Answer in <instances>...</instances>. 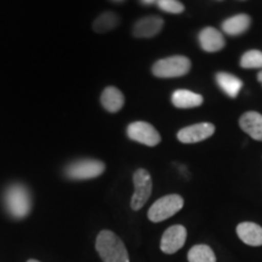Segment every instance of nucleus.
I'll list each match as a JSON object with an SVG mask.
<instances>
[{
    "instance_id": "nucleus-1",
    "label": "nucleus",
    "mask_w": 262,
    "mask_h": 262,
    "mask_svg": "<svg viewBox=\"0 0 262 262\" xmlns=\"http://www.w3.org/2000/svg\"><path fill=\"white\" fill-rule=\"evenodd\" d=\"M95 247L103 262H130L123 241L112 231H101L96 238Z\"/></svg>"
},
{
    "instance_id": "nucleus-2",
    "label": "nucleus",
    "mask_w": 262,
    "mask_h": 262,
    "mask_svg": "<svg viewBox=\"0 0 262 262\" xmlns=\"http://www.w3.org/2000/svg\"><path fill=\"white\" fill-rule=\"evenodd\" d=\"M5 204L12 217H26L31 211V195L27 188L22 185L10 186L5 193Z\"/></svg>"
},
{
    "instance_id": "nucleus-3",
    "label": "nucleus",
    "mask_w": 262,
    "mask_h": 262,
    "mask_svg": "<svg viewBox=\"0 0 262 262\" xmlns=\"http://www.w3.org/2000/svg\"><path fill=\"white\" fill-rule=\"evenodd\" d=\"M191 71V61L185 56H170L157 61L152 67V73L158 78L183 77Z\"/></svg>"
},
{
    "instance_id": "nucleus-4",
    "label": "nucleus",
    "mask_w": 262,
    "mask_h": 262,
    "mask_svg": "<svg viewBox=\"0 0 262 262\" xmlns=\"http://www.w3.org/2000/svg\"><path fill=\"white\" fill-rule=\"evenodd\" d=\"M183 198L179 194H169L162 196L149 208L148 219L152 222H162L168 220L183 208Z\"/></svg>"
},
{
    "instance_id": "nucleus-5",
    "label": "nucleus",
    "mask_w": 262,
    "mask_h": 262,
    "mask_svg": "<svg viewBox=\"0 0 262 262\" xmlns=\"http://www.w3.org/2000/svg\"><path fill=\"white\" fill-rule=\"evenodd\" d=\"M106 165L96 159H81L66 168V176L71 180H90L102 175Z\"/></svg>"
},
{
    "instance_id": "nucleus-6",
    "label": "nucleus",
    "mask_w": 262,
    "mask_h": 262,
    "mask_svg": "<svg viewBox=\"0 0 262 262\" xmlns=\"http://www.w3.org/2000/svg\"><path fill=\"white\" fill-rule=\"evenodd\" d=\"M134 186H135V192L131 198V209L137 211L143 208L152 194V178L146 169H137L134 172Z\"/></svg>"
},
{
    "instance_id": "nucleus-7",
    "label": "nucleus",
    "mask_w": 262,
    "mask_h": 262,
    "mask_svg": "<svg viewBox=\"0 0 262 262\" xmlns=\"http://www.w3.org/2000/svg\"><path fill=\"white\" fill-rule=\"evenodd\" d=\"M126 134L130 140L149 147L159 145L160 140H162L156 127L147 122H134L129 124Z\"/></svg>"
},
{
    "instance_id": "nucleus-8",
    "label": "nucleus",
    "mask_w": 262,
    "mask_h": 262,
    "mask_svg": "<svg viewBox=\"0 0 262 262\" xmlns=\"http://www.w3.org/2000/svg\"><path fill=\"white\" fill-rule=\"evenodd\" d=\"M187 238V229L182 225H173L164 232L162 241H160V249L164 254H175L186 243Z\"/></svg>"
},
{
    "instance_id": "nucleus-9",
    "label": "nucleus",
    "mask_w": 262,
    "mask_h": 262,
    "mask_svg": "<svg viewBox=\"0 0 262 262\" xmlns=\"http://www.w3.org/2000/svg\"><path fill=\"white\" fill-rule=\"evenodd\" d=\"M215 126L211 123H198L181 129L178 140L182 143H198L214 135Z\"/></svg>"
},
{
    "instance_id": "nucleus-10",
    "label": "nucleus",
    "mask_w": 262,
    "mask_h": 262,
    "mask_svg": "<svg viewBox=\"0 0 262 262\" xmlns=\"http://www.w3.org/2000/svg\"><path fill=\"white\" fill-rule=\"evenodd\" d=\"M201 48L206 52H217L225 48V38L221 32L214 27L202 29L198 35Z\"/></svg>"
},
{
    "instance_id": "nucleus-11",
    "label": "nucleus",
    "mask_w": 262,
    "mask_h": 262,
    "mask_svg": "<svg viewBox=\"0 0 262 262\" xmlns=\"http://www.w3.org/2000/svg\"><path fill=\"white\" fill-rule=\"evenodd\" d=\"M163 26V18L158 16H148L136 22L133 28V34L136 38H152L162 31Z\"/></svg>"
},
{
    "instance_id": "nucleus-12",
    "label": "nucleus",
    "mask_w": 262,
    "mask_h": 262,
    "mask_svg": "<svg viewBox=\"0 0 262 262\" xmlns=\"http://www.w3.org/2000/svg\"><path fill=\"white\" fill-rule=\"evenodd\" d=\"M239 126L253 140L262 141V114L247 112L239 119Z\"/></svg>"
},
{
    "instance_id": "nucleus-13",
    "label": "nucleus",
    "mask_w": 262,
    "mask_h": 262,
    "mask_svg": "<svg viewBox=\"0 0 262 262\" xmlns=\"http://www.w3.org/2000/svg\"><path fill=\"white\" fill-rule=\"evenodd\" d=\"M237 234L239 239L250 247L262 245V227L254 222H241L237 226Z\"/></svg>"
},
{
    "instance_id": "nucleus-14",
    "label": "nucleus",
    "mask_w": 262,
    "mask_h": 262,
    "mask_svg": "<svg viewBox=\"0 0 262 262\" xmlns=\"http://www.w3.org/2000/svg\"><path fill=\"white\" fill-rule=\"evenodd\" d=\"M124 102H125V98L122 91L114 86L106 88L101 95V103L104 110L110 113H117L118 111L122 110Z\"/></svg>"
},
{
    "instance_id": "nucleus-15",
    "label": "nucleus",
    "mask_w": 262,
    "mask_h": 262,
    "mask_svg": "<svg viewBox=\"0 0 262 262\" xmlns=\"http://www.w3.org/2000/svg\"><path fill=\"white\" fill-rule=\"evenodd\" d=\"M172 104L178 108L187 110V108L199 107L204 101L202 95L193 93L189 90H176L171 96Z\"/></svg>"
},
{
    "instance_id": "nucleus-16",
    "label": "nucleus",
    "mask_w": 262,
    "mask_h": 262,
    "mask_svg": "<svg viewBox=\"0 0 262 262\" xmlns=\"http://www.w3.org/2000/svg\"><path fill=\"white\" fill-rule=\"evenodd\" d=\"M216 83L221 88V90L227 95V96L235 98L238 96L239 91L243 88V81L235 77L233 74L225 73V72H220L216 74Z\"/></svg>"
},
{
    "instance_id": "nucleus-17",
    "label": "nucleus",
    "mask_w": 262,
    "mask_h": 262,
    "mask_svg": "<svg viewBox=\"0 0 262 262\" xmlns=\"http://www.w3.org/2000/svg\"><path fill=\"white\" fill-rule=\"evenodd\" d=\"M250 25V16L245 14H239L225 19L224 24H222V29H224V32L228 35H241L243 34L244 32L248 31Z\"/></svg>"
},
{
    "instance_id": "nucleus-18",
    "label": "nucleus",
    "mask_w": 262,
    "mask_h": 262,
    "mask_svg": "<svg viewBox=\"0 0 262 262\" xmlns=\"http://www.w3.org/2000/svg\"><path fill=\"white\" fill-rule=\"evenodd\" d=\"M187 258L189 262H216L215 253L209 245L198 244L189 249Z\"/></svg>"
},
{
    "instance_id": "nucleus-19",
    "label": "nucleus",
    "mask_w": 262,
    "mask_h": 262,
    "mask_svg": "<svg viewBox=\"0 0 262 262\" xmlns=\"http://www.w3.org/2000/svg\"><path fill=\"white\" fill-rule=\"evenodd\" d=\"M118 22H119V18H118L116 14H113V12H104V14L100 15L95 19L93 28L97 33H106L116 28Z\"/></svg>"
},
{
    "instance_id": "nucleus-20",
    "label": "nucleus",
    "mask_w": 262,
    "mask_h": 262,
    "mask_svg": "<svg viewBox=\"0 0 262 262\" xmlns=\"http://www.w3.org/2000/svg\"><path fill=\"white\" fill-rule=\"evenodd\" d=\"M241 67L245 70L262 68V51L249 50L241 58Z\"/></svg>"
},
{
    "instance_id": "nucleus-21",
    "label": "nucleus",
    "mask_w": 262,
    "mask_h": 262,
    "mask_svg": "<svg viewBox=\"0 0 262 262\" xmlns=\"http://www.w3.org/2000/svg\"><path fill=\"white\" fill-rule=\"evenodd\" d=\"M157 3L160 10L169 14H181L185 11V6L179 0H158Z\"/></svg>"
},
{
    "instance_id": "nucleus-22",
    "label": "nucleus",
    "mask_w": 262,
    "mask_h": 262,
    "mask_svg": "<svg viewBox=\"0 0 262 262\" xmlns=\"http://www.w3.org/2000/svg\"><path fill=\"white\" fill-rule=\"evenodd\" d=\"M141 2L146 5H150V4H155V3L158 2V0H141Z\"/></svg>"
},
{
    "instance_id": "nucleus-23",
    "label": "nucleus",
    "mask_w": 262,
    "mask_h": 262,
    "mask_svg": "<svg viewBox=\"0 0 262 262\" xmlns=\"http://www.w3.org/2000/svg\"><path fill=\"white\" fill-rule=\"evenodd\" d=\"M257 80H258V81H260V84L262 85V71L260 72V73H258V74H257Z\"/></svg>"
},
{
    "instance_id": "nucleus-24",
    "label": "nucleus",
    "mask_w": 262,
    "mask_h": 262,
    "mask_svg": "<svg viewBox=\"0 0 262 262\" xmlns=\"http://www.w3.org/2000/svg\"><path fill=\"white\" fill-rule=\"evenodd\" d=\"M27 262H40V261H37V260H28Z\"/></svg>"
},
{
    "instance_id": "nucleus-25",
    "label": "nucleus",
    "mask_w": 262,
    "mask_h": 262,
    "mask_svg": "<svg viewBox=\"0 0 262 262\" xmlns=\"http://www.w3.org/2000/svg\"><path fill=\"white\" fill-rule=\"evenodd\" d=\"M114 2H123V0H114Z\"/></svg>"
}]
</instances>
